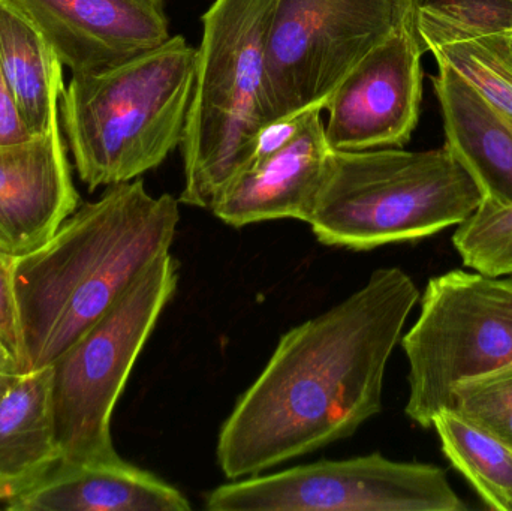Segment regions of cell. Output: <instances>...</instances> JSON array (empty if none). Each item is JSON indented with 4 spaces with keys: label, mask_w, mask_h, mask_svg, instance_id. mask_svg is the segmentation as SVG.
<instances>
[{
    "label": "cell",
    "mask_w": 512,
    "mask_h": 511,
    "mask_svg": "<svg viewBox=\"0 0 512 511\" xmlns=\"http://www.w3.org/2000/svg\"><path fill=\"white\" fill-rule=\"evenodd\" d=\"M420 297L408 273L385 267L288 330L219 432L225 477L264 473L346 440L378 416L388 360Z\"/></svg>",
    "instance_id": "1"
},
{
    "label": "cell",
    "mask_w": 512,
    "mask_h": 511,
    "mask_svg": "<svg viewBox=\"0 0 512 511\" xmlns=\"http://www.w3.org/2000/svg\"><path fill=\"white\" fill-rule=\"evenodd\" d=\"M179 221V200L153 197L135 179L108 186L45 245L15 258L23 374L53 365L149 264L170 252Z\"/></svg>",
    "instance_id": "2"
},
{
    "label": "cell",
    "mask_w": 512,
    "mask_h": 511,
    "mask_svg": "<svg viewBox=\"0 0 512 511\" xmlns=\"http://www.w3.org/2000/svg\"><path fill=\"white\" fill-rule=\"evenodd\" d=\"M197 48L182 35L93 74L72 75L60 123L90 192L131 182L182 146L194 95Z\"/></svg>",
    "instance_id": "3"
},
{
    "label": "cell",
    "mask_w": 512,
    "mask_h": 511,
    "mask_svg": "<svg viewBox=\"0 0 512 511\" xmlns=\"http://www.w3.org/2000/svg\"><path fill=\"white\" fill-rule=\"evenodd\" d=\"M483 201L447 146L331 150L307 224L322 245L370 251L460 225Z\"/></svg>",
    "instance_id": "4"
},
{
    "label": "cell",
    "mask_w": 512,
    "mask_h": 511,
    "mask_svg": "<svg viewBox=\"0 0 512 511\" xmlns=\"http://www.w3.org/2000/svg\"><path fill=\"white\" fill-rule=\"evenodd\" d=\"M277 0H215L203 15L197 75L182 141L179 203L212 209L248 167L265 125V50Z\"/></svg>",
    "instance_id": "5"
},
{
    "label": "cell",
    "mask_w": 512,
    "mask_h": 511,
    "mask_svg": "<svg viewBox=\"0 0 512 511\" xmlns=\"http://www.w3.org/2000/svg\"><path fill=\"white\" fill-rule=\"evenodd\" d=\"M179 267L170 252L156 258L117 302L51 365L60 462L120 458L111 417L159 317L176 293Z\"/></svg>",
    "instance_id": "6"
},
{
    "label": "cell",
    "mask_w": 512,
    "mask_h": 511,
    "mask_svg": "<svg viewBox=\"0 0 512 511\" xmlns=\"http://www.w3.org/2000/svg\"><path fill=\"white\" fill-rule=\"evenodd\" d=\"M400 344L409 363L406 416L432 428L457 383L512 363V275L453 270L430 279Z\"/></svg>",
    "instance_id": "7"
},
{
    "label": "cell",
    "mask_w": 512,
    "mask_h": 511,
    "mask_svg": "<svg viewBox=\"0 0 512 511\" xmlns=\"http://www.w3.org/2000/svg\"><path fill=\"white\" fill-rule=\"evenodd\" d=\"M412 14V0H277L265 50V125L324 110L346 75Z\"/></svg>",
    "instance_id": "8"
},
{
    "label": "cell",
    "mask_w": 512,
    "mask_h": 511,
    "mask_svg": "<svg viewBox=\"0 0 512 511\" xmlns=\"http://www.w3.org/2000/svg\"><path fill=\"white\" fill-rule=\"evenodd\" d=\"M210 511H465L442 468L381 453L245 477L206 495Z\"/></svg>",
    "instance_id": "9"
},
{
    "label": "cell",
    "mask_w": 512,
    "mask_h": 511,
    "mask_svg": "<svg viewBox=\"0 0 512 511\" xmlns=\"http://www.w3.org/2000/svg\"><path fill=\"white\" fill-rule=\"evenodd\" d=\"M423 42L415 12L331 93L325 135L333 150L403 147L420 120Z\"/></svg>",
    "instance_id": "10"
},
{
    "label": "cell",
    "mask_w": 512,
    "mask_h": 511,
    "mask_svg": "<svg viewBox=\"0 0 512 511\" xmlns=\"http://www.w3.org/2000/svg\"><path fill=\"white\" fill-rule=\"evenodd\" d=\"M72 75L126 62L170 38L165 0H12Z\"/></svg>",
    "instance_id": "11"
},
{
    "label": "cell",
    "mask_w": 512,
    "mask_h": 511,
    "mask_svg": "<svg viewBox=\"0 0 512 511\" xmlns=\"http://www.w3.org/2000/svg\"><path fill=\"white\" fill-rule=\"evenodd\" d=\"M78 201L60 113L44 134L0 147V254L20 258L41 248Z\"/></svg>",
    "instance_id": "12"
},
{
    "label": "cell",
    "mask_w": 512,
    "mask_h": 511,
    "mask_svg": "<svg viewBox=\"0 0 512 511\" xmlns=\"http://www.w3.org/2000/svg\"><path fill=\"white\" fill-rule=\"evenodd\" d=\"M331 150L321 110H310L300 134L283 149L240 171L210 210L236 228L274 219L307 224Z\"/></svg>",
    "instance_id": "13"
},
{
    "label": "cell",
    "mask_w": 512,
    "mask_h": 511,
    "mask_svg": "<svg viewBox=\"0 0 512 511\" xmlns=\"http://www.w3.org/2000/svg\"><path fill=\"white\" fill-rule=\"evenodd\" d=\"M5 507L12 511H189L170 483L125 459L59 462L41 482Z\"/></svg>",
    "instance_id": "14"
},
{
    "label": "cell",
    "mask_w": 512,
    "mask_h": 511,
    "mask_svg": "<svg viewBox=\"0 0 512 511\" xmlns=\"http://www.w3.org/2000/svg\"><path fill=\"white\" fill-rule=\"evenodd\" d=\"M433 89L444 119L445 146L471 174L484 201L512 206V119L448 63L436 60Z\"/></svg>",
    "instance_id": "15"
},
{
    "label": "cell",
    "mask_w": 512,
    "mask_h": 511,
    "mask_svg": "<svg viewBox=\"0 0 512 511\" xmlns=\"http://www.w3.org/2000/svg\"><path fill=\"white\" fill-rule=\"evenodd\" d=\"M51 366L27 372L0 398V501L41 482L60 462Z\"/></svg>",
    "instance_id": "16"
},
{
    "label": "cell",
    "mask_w": 512,
    "mask_h": 511,
    "mask_svg": "<svg viewBox=\"0 0 512 511\" xmlns=\"http://www.w3.org/2000/svg\"><path fill=\"white\" fill-rule=\"evenodd\" d=\"M0 69L33 135L59 114L63 65L35 21L12 0H0Z\"/></svg>",
    "instance_id": "17"
},
{
    "label": "cell",
    "mask_w": 512,
    "mask_h": 511,
    "mask_svg": "<svg viewBox=\"0 0 512 511\" xmlns=\"http://www.w3.org/2000/svg\"><path fill=\"white\" fill-rule=\"evenodd\" d=\"M442 452L487 507L512 511V447L451 408L433 419Z\"/></svg>",
    "instance_id": "18"
},
{
    "label": "cell",
    "mask_w": 512,
    "mask_h": 511,
    "mask_svg": "<svg viewBox=\"0 0 512 511\" xmlns=\"http://www.w3.org/2000/svg\"><path fill=\"white\" fill-rule=\"evenodd\" d=\"M427 51L456 69L487 101L512 119V53L504 33L465 36L430 45Z\"/></svg>",
    "instance_id": "19"
},
{
    "label": "cell",
    "mask_w": 512,
    "mask_h": 511,
    "mask_svg": "<svg viewBox=\"0 0 512 511\" xmlns=\"http://www.w3.org/2000/svg\"><path fill=\"white\" fill-rule=\"evenodd\" d=\"M424 50L465 36L512 30V0H412Z\"/></svg>",
    "instance_id": "20"
},
{
    "label": "cell",
    "mask_w": 512,
    "mask_h": 511,
    "mask_svg": "<svg viewBox=\"0 0 512 511\" xmlns=\"http://www.w3.org/2000/svg\"><path fill=\"white\" fill-rule=\"evenodd\" d=\"M453 245L469 269L487 276L512 275V206L483 201L457 225Z\"/></svg>",
    "instance_id": "21"
},
{
    "label": "cell",
    "mask_w": 512,
    "mask_h": 511,
    "mask_svg": "<svg viewBox=\"0 0 512 511\" xmlns=\"http://www.w3.org/2000/svg\"><path fill=\"white\" fill-rule=\"evenodd\" d=\"M448 408L512 447V363L457 383Z\"/></svg>",
    "instance_id": "22"
},
{
    "label": "cell",
    "mask_w": 512,
    "mask_h": 511,
    "mask_svg": "<svg viewBox=\"0 0 512 511\" xmlns=\"http://www.w3.org/2000/svg\"><path fill=\"white\" fill-rule=\"evenodd\" d=\"M15 258L0 254V341L9 348L23 371V339L14 290Z\"/></svg>",
    "instance_id": "23"
},
{
    "label": "cell",
    "mask_w": 512,
    "mask_h": 511,
    "mask_svg": "<svg viewBox=\"0 0 512 511\" xmlns=\"http://www.w3.org/2000/svg\"><path fill=\"white\" fill-rule=\"evenodd\" d=\"M306 113L297 114V116L286 117V119L274 120V122L267 123L259 129L258 135L255 138L254 152H252V162L258 159L265 158L277 150L283 149L286 144L291 143L306 123Z\"/></svg>",
    "instance_id": "24"
},
{
    "label": "cell",
    "mask_w": 512,
    "mask_h": 511,
    "mask_svg": "<svg viewBox=\"0 0 512 511\" xmlns=\"http://www.w3.org/2000/svg\"><path fill=\"white\" fill-rule=\"evenodd\" d=\"M33 137L0 69V147L27 143Z\"/></svg>",
    "instance_id": "25"
},
{
    "label": "cell",
    "mask_w": 512,
    "mask_h": 511,
    "mask_svg": "<svg viewBox=\"0 0 512 511\" xmlns=\"http://www.w3.org/2000/svg\"><path fill=\"white\" fill-rule=\"evenodd\" d=\"M0 375H5V377L24 375L20 363L2 341H0Z\"/></svg>",
    "instance_id": "26"
},
{
    "label": "cell",
    "mask_w": 512,
    "mask_h": 511,
    "mask_svg": "<svg viewBox=\"0 0 512 511\" xmlns=\"http://www.w3.org/2000/svg\"><path fill=\"white\" fill-rule=\"evenodd\" d=\"M21 377V375H20ZM18 377H5V375H0V398L8 392L9 387L15 383Z\"/></svg>",
    "instance_id": "27"
},
{
    "label": "cell",
    "mask_w": 512,
    "mask_h": 511,
    "mask_svg": "<svg viewBox=\"0 0 512 511\" xmlns=\"http://www.w3.org/2000/svg\"><path fill=\"white\" fill-rule=\"evenodd\" d=\"M505 42H507L508 48H510L512 53V30L511 32L504 33Z\"/></svg>",
    "instance_id": "28"
}]
</instances>
